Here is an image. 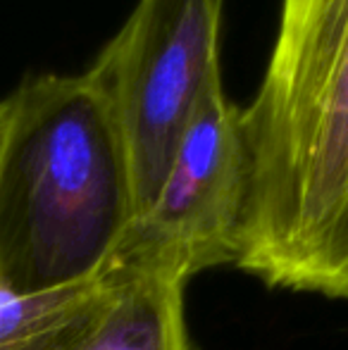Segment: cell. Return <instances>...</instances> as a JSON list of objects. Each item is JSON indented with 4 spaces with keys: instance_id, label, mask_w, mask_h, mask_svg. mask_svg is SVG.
Instances as JSON below:
<instances>
[{
    "instance_id": "cell-1",
    "label": "cell",
    "mask_w": 348,
    "mask_h": 350,
    "mask_svg": "<svg viewBox=\"0 0 348 350\" xmlns=\"http://www.w3.org/2000/svg\"><path fill=\"white\" fill-rule=\"evenodd\" d=\"M241 129L234 265L269 288L348 300V0H282Z\"/></svg>"
},
{
    "instance_id": "cell-2",
    "label": "cell",
    "mask_w": 348,
    "mask_h": 350,
    "mask_svg": "<svg viewBox=\"0 0 348 350\" xmlns=\"http://www.w3.org/2000/svg\"><path fill=\"white\" fill-rule=\"evenodd\" d=\"M134 217L129 157L96 79H24L3 100L0 284L38 293L98 277Z\"/></svg>"
},
{
    "instance_id": "cell-3",
    "label": "cell",
    "mask_w": 348,
    "mask_h": 350,
    "mask_svg": "<svg viewBox=\"0 0 348 350\" xmlns=\"http://www.w3.org/2000/svg\"><path fill=\"white\" fill-rule=\"evenodd\" d=\"M219 22L222 0H139L88 70L124 141L136 217L153 203L186 126L219 77Z\"/></svg>"
},
{
    "instance_id": "cell-4",
    "label": "cell",
    "mask_w": 348,
    "mask_h": 350,
    "mask_svg": "<svg viewBox=\"0 0 348 350\" xmlns=\"http://www.w3.org/2000/svg\"><path fill=\"white\" fill-rule=\"evenodd\" d=\"M246 167L241 107L224 96L217 77L186 126L153 203L131 219L110 265L181 281L234 265Z\"/></svg>"
},
{
    "instance_id": "cell-5",
    "label": "cell",
    "mask_w": 348,
    "mask_h": 350,
    "mask_svg": "<svg viewBox=\"0 0 348 350\" xmlns=\"http://www.w3.org/2000/svg\"><path fill=\"white\" fill-rule=\"evenodd\" d=\"M122 281L124 272L107 265L98 277L38 293L0 284V350H84Z\"/></svg>"
},
{
    "instance_id": "cell-6",
    "label": "cell",
    "mask_w": 348,
    "mask_h": 350,
    "mask_svg": "<svg viewBox=\"0 0 348 350\" xmlns=\"http://www.w3.org/2000/svg\"><path fill=\"white\" fill-rule=\"evenodd\" d=\"M122 272L124 281L84 350H191L184 322L186 281L165 272Z\"/></svg>"
},
{
    "instance_id": "cell-7",
    "label": "cell",
    "mask_w": 348,
    "mask_h": 350,
    "mask_svg": "<svg viewBox=\"0 0 348 350\" xmlns=\"http://www.w3.org/2000/svg\"><path fill=\"white\" fill-rule=\"evenodd\" d=\"M0 126H3V100H0Z\"/></svg>"
}]
</instances>
